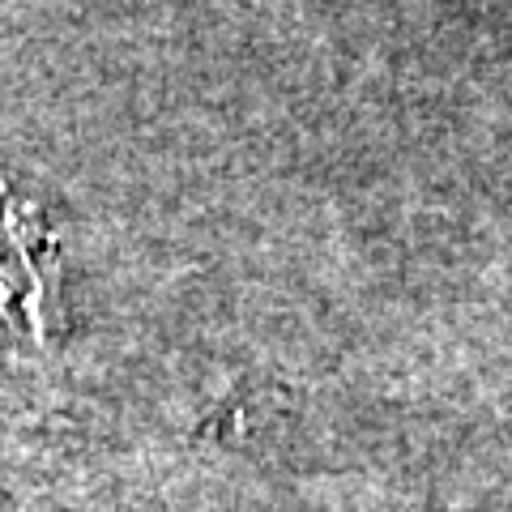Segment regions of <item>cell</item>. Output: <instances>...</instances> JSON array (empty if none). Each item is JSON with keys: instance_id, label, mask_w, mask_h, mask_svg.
I'll return each instance as SVG.
<instances>
[{"instance_id": "obj_1", "label": "cell", "mask_w": 512, "mask_h": 512, "mask_svg": "<svg viewBox=\"0 0 512 512\" xmlns=\"http://www.w3.org/2000/svg\"><path fill=\"white\" fill-rule=\"evenodd\" d=\"M0 512H43V508H22V504H9V500H0Z\"/></svg>"}]
</instances>
